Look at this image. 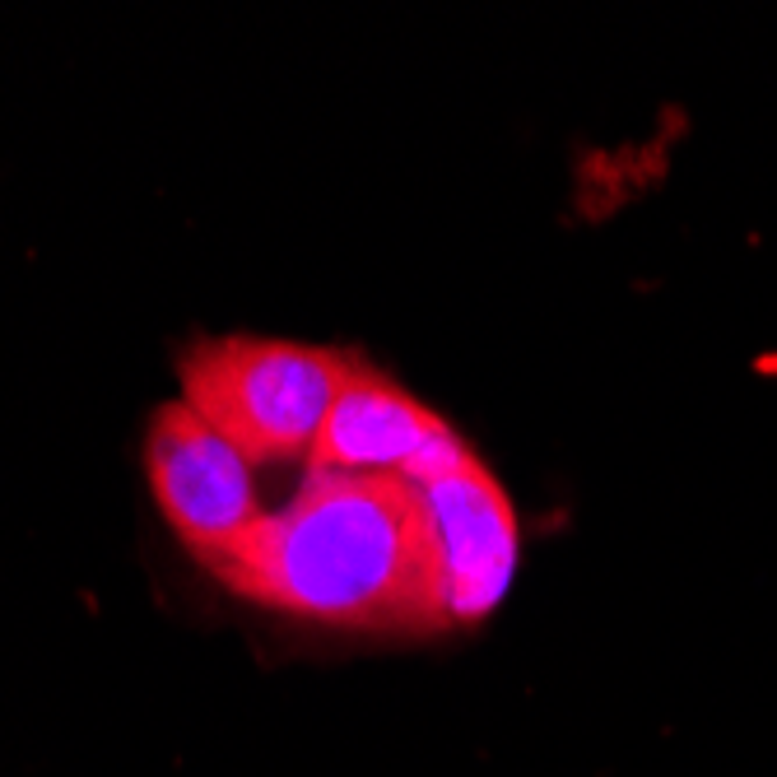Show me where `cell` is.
I'll list each match as a JSON object with an SVG mask.
<instances>
[{
	"label": "cell",
	"instance_id": "1",
	"mask_svg": "<svg viewBox=\"0 0 777 777\" xmlns=\"http://www.w3.org/2000/svg\"><path fill=\"white\" fill-rule=\"evenodd\" d=\"M210 573L247 601L340 629H443L447 591L419 484L308 470Z\"/></svg>",
	"mask_w": 777,
	"mask_h": 777
},
{
	"label": "cell",
	"instance_id": "2",
	"mask_svg": "<svg viewBox=\"0 0 777 777\" xmlns=\"http://www.w3.org/2000/svg\"><path fill=\"white\" fill-rule=\"evenodd\" d=\"M354 368V354L270 335L201 340L177 359L182 401L247 461H312Z\"/></svg>",
	"mask_w": 777,
	"mask_h": 777
},
{
	"label": "cell",
	"instance_id": "3",
	"mask_svg": "<svg viewBox=\"0 0 777 777\" xmlns=\"http://www.w3.org/2000/svg\"><path fill=\"white\" fill-rule=\"evenodd\" d=\"M149 484L182 545L210 568L266 512L256 498L252 461L210 429L187 401H168L149 424Z\"/></svg>",
	"mask_w": 777,
	"mask_h": 777
},
{
	"label": "cell",
	"instance_id": "4",
	"mask_svg": "<svg viewBox=\"0 0 777 777\" xmlns=\"http://www.w3.org/2000/svg\"><path fill=\"white\" fill-rule=\"evenodd\" d=\"M466 461H475V452L438 410H429L419 396L359 363L326 415L308 466L433 484Z\"/></svg>",
	"mask_w": 777,
	"mask_h": 777
},
{
	"label": "cell",
	"instance_id": "5",
	"mask_svg": "<svg viewBox=\"0 0 777 777\" xmlns=\"http://www.w3.org/2000/svg\"><path fill=\"white\" fill-rule=\"evenodd\" d=\"M429 512L433 550L443 568L447 619H484L503 601L517 573V517L503 484L480 466V456L433 484H419Z\"/></svg>",
	"mask_w": 777,
	"mask_h": 777
}]
</instances>
